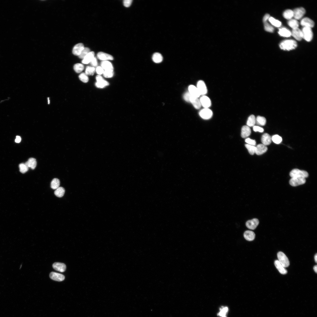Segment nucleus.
Here are the masks:
<instances>
[{
	"instance_id": "nucleus-56",
	"label": "nucleus",
	"mask_w": 317,
	"mask_h": 317,
	"mask_svg": "<svg viewBox=\"0 0 317 317\" xmlns=\"http://www.w3.org/2000/svg\"><path fill=\"white\" fill-rule=\"evenodd\" d=\"M317 265H316V266H314V268H313L314 270V271L316 273H317Z\"/></svg>"
},
{
	"instance_id": "nucleus-26",
	"label": "nucleus",
	"mask_w": 317,
	"mask_h": 317,
	"mask_svg": "<svg viewBox=\"0 0 317 317\" xmlns=\"http://www.w3.org/2000/svg\"><path fill=\"white\" fill-rule=\"evenodd\" d=\"M25 164L28 168L30 167L34 169L36 167L37 162L35 158H31Z\"/></svg>"
},
{
	"instance_id": "nucleus-34",
	"label": "nucleus",
	"mask_w": 317,
	"mask_h": 317,
	"mask_svg": "<svg viewBox=\"0 0 317 317\" xmlns=\"http://www.w3.org/2000/svg\"><path fill=\"white\" fill-rule=\"evenodd\" d=\"M60 184V180L58 179H54L51 183V188L53 190H56L59 187Z\"/></svg>"
},
{
	"instance_id": "nucleus-21",
	"label": "nucleus",
	"mask_w": 317,
	"mask_h": 317,
	"mask_svg": "<svg viewBox=\"0 0 317 317\" xmlns=\"http://www.w3.org/2000/svg\"><path fill=\"white\" fill-rule=\"evenodd\" d=\"M189 92L192 96L198 98L200 95L197 87L194 85H190L189 87Z\"/></svg>"
},
{
	"instance_id": "nucleus-33",
	"label": "nucleus",
	"mask_w": 317,
	"mask_h": 317,
	"mask_svg": "<svg viewBox=\"0 0 317 317\" xmlns=\"http://www.w3.org/2000/svg\"><path fill=\"white\" fill-rule=\"evenodd\" d=\"M256 123V118L253 115L250 116L248 119L247 125L249 127H253Z\"/></svg>"
},
{
	"instance_id": "nucleus-32",
	"label": "nucleus",
	"mask_w": 317,
	"mask_h": 317,
	"mask_svg": "<svg viewBox=\"0 0 317 317\" xmlns=\"http://www.w3.org/2000/svg\"><path fill=\"white\" fill-rule=\"evenodd\" d=\"M266 119L264 117L259 116L256 119V123L258 125L264 126L266 124Z\"/></svg>"
},
{
	"instance_id": "nucleus-48",
	"label": "nucleus",
	"mask_w": 317,
	"mask_h": 317,
	"mask_svg": "<svg viewBox=\"0 0 317 317\" xmlns=\"http://www.w3.org/2000/svg\"><path fill=\"white\" fill-rule=\"evenodd\" d=\"M246 142L249 145L255 146L256 145V142L254 140L251 139L249 138H248L245 140Z\"/></svg>"
},
{
	"instance_id": "nucleus-9",
	"label": "nucleus",
	"mask_w": 317,
	"mask_h": 317,
	"mask_svg": "<svg viewBox=\"0 0 317 317\" xmlns=\"http://www.w3.org/2000/svg\"><path fill=\"white\" fill-rule=\"evenodd\" d=\"M98 58L99 60L104 61L112 60L113 58L111 55L102 52H99L97 55Z\"/></svg>"
},
{
	"instance_id": "nucleus-17",
	"label": "nucleus",
	"mask_w": 317,
	"mask_h": 317,
	"mask_svg": "<svg viewBox=\"0 0 317 317\" xmlns=\"http://www.w3.org/2000/svg\"><path fill=\"white\" fill-rule=\"evenodd\" d=\"M53 268L56 271L61 272H64L66 270V266L65 264L60 263H55L53 265Z\"/></svg>"
},
{
	"instance_id": "nucleus-51",
	"label": "nucleus",
	"mask_w": 317,
	"mask_h": 317,
	"mask_svg": "<svg viewBox=\"0 0 317 317\" xmlns=\"http://www.w3.org/2000/svg\"><path fill=\"white\" fill-rule=\"evenodd\" d=\"M132 0H125L123 1V4L126 7H129L130 6L132 2Z\"/></svg>"
},
{
	"instance_id": "nucleus-57",
	"label": "nucleus",
	"mask_w": 317,
	"mask_h": 317,
	"mask_svg": "<svg viewBox=\"0 0 317 317\" xmlns=\"http://www.w3.org/2000/svg\"><path fill=\"white\" fill-rule=\"evenodd\" d=\"M314 260L316 263H317V254L316 253L314 256Z\"/></svg>"
},
{
	"instance_id": "nucleus-43",
	"label": "nucleus",
	"mask_w": 317,
	"mask_h": 317,
	"mask_svg": "<svg viewBox=\"0 0 317 317\" xmlns=\"http://www.w3.org/2000/svg\"><path fill=\"white\" fill-rule=\"evenodd\" d=\"M245 147L247 149L249 153L252 155H253L255 152L256 147L248 144L245 145Z\"/></svg>"
},
{
	"instance_id": "nucleus-45",
	"label": "nucleus",
	"mask_w": 317,
	"mask_h": 317,
	"mask_svg": "<svg viewBox=\"0 0 317 317\" xmlns=\"http://www.w3.org/2000/svg\"><path fill=\"white\" fill-rule=\"evenodd\" d=\"M104 77L106 78H110L114 75L113 70H104L103 73Z\"/></svg>"
},
{
	"instance_id": "nucleus-25",
	"label": "nucleus",
	"mask_w": 317,
	"mask_h": 317,
	"mask_svg": "<svg viewBox=\"0 0 317 317\" xmlns=\"http://www.w3.org/2000/svg\"><path fill=\"white\" fill-rule=\"evenodd\" d=\"M278 34L281 36L284 37H289L291 35V33L285 28L279 29Z\"/></svg>"
},
{
	"instance_id": "nucleus-38",
	"label": "nucleus",
	"mask_w": 317,
	"mask_h": 317,
	"mask_svg": "<svg viewBox=\"0 0 317 317\" xmlns=\"http://www.w3.org/2000/svg\"><path fill=\"white\" fill-rule=\"evenodd\" d=\"M95 69L94 67L88 66L86 68L85 74L86 75L93 76L95 72Z\"/></svg>"
},
{
	"instance_id": "nucleus-3",
	"label": "nucleus",
	"mask_w": 317,
	"mask_h": 317,
	"mask_svg": "<svg viewBox=\"0 0 317 317\" xmlns=\"http://www.w3.org/2000/svg\"><path fill=\"white\" fill-rule=\"evenodd\" d=\"M277 256L278 261L284 267L287 268L289 266L290 263L289 259L283 253L279 252Z\"/></svg>"
},
{
	"instance_id": "nucleus-47",
	"label": "nucleus",
	"mask_w": 317,
	"mask_h": 317,
	"mask_svg": "<svg viewBox=\"0 0 317 317\" xmlns=\"http://www.w3.org/2000/svg\"><path fill=\"white\" fill-rule=\"evenodd\" d=\"M191 95L189 92L186 93L184 95L183 98L185 101L190 103V100Z\"/></svg>"
},
{
	"instance_id": "nucleus-49",
	"label": "nucleus",
	"mask_w": 317,
	"mask_h": 317,
	"mask_svg": "<svg viewBox=\"0 0 317 317\" xmlns=\"http://www.w3.org/2000/svg\"><path fill=\"white\" fill-rule=\"evenodd\" d=\"M253 131L255 132H259L263 133L264 131L263 128L257 126H254L253 127Z\"/></svg>"
},
{
	"instance_id": "nucleus-6",
	"label": "nucleus",
	"mask_w": 317,
	"mask_h": 317,
	"mask_svg": "<svg viewBox=\"0 0 317 317\" xmlns=\"http://www.w3.org/2000/svg\"><path fill=\"white\" fill-rule=\"evenodd\" d=\"M199 115L202 118L205 120H208L212 117L213 112L209 108H205L200 112Z\"/></svg>"
},
{
	"instance_id": "nucleus-31",
	"label": "nucleus",
	"mask_w": 317,
	"mask_h": 317,
	"mask_svg": "<svg viewBox=\"0 0 317 317\" xmlns=\"http://www.w3.org/2000/svg\"><path fill=\"white\" fill-rule=\"evenodd\" d=\"M65 192V190L62 187H59L54 192V194L56 196L59 197H62L63 196Z\"/></svg>"
},
{
	"instance_id": "nucleus-22",
	"label": "nucleus",
	"mask_w": 317,
	"mask_h": 317,
	"mask_svg": "<svg viewBox=\"0 0 317 317\" xmlns=\"http://www.w3.org/2000/svg\"><path fill=\"white\" fill-rule=\"evenodd\" d=\"M255 233L250 230H247L244 234L245 239L249 241H252L255 238Z\"/></svg>"
},
{
	"instance_id": "nucleus-13",
	"label": "nucleus",
	"mask_w": 317,
	"mask_h": 317,
	"mask_svg": "<svg viewBox=\"0 0 317 317\" xmlns=\"http://www.w3.org/2000/svg\"><path fill=\"white\" fill-rule=\"evenodd\" d=\"M301 24L304 27H308L310 28L313 27L314 25V23L311 19L306 18L302 19L301 22Z\"/></svg>"
},
{
	"instance_id": "nucleus-27",
	"label": "nucleus",
	"mask_w": 317,
	"mask_h": 317,
	"mask_svg": "<svg viewBox=\"0 0 317 317\" xmlns=\"http://www.w3.org/2000/svg\"><path fill=\"white\" fill-rule=\"evenodd\" d=\"M153 61L156 63H159L161 62L163 59L162 55L158 53H155L152 57Z\"/></svg>"
},
{
	"instance_id": "nucleus-18",
	"label": "nucleus",
	"mask_w": 317,
	"mask_h": 317,
	"mask_svg": "<svg viewBox=\"0 0 317 317\" xmlns=\"http://www.w3.org/2000/svg\"><path fill=\"white\" fill-rule=\"evenodd\" d=\"M84 48V45L82 43H79L74 47L73 53L75 55L79 56Z\"/></svg>"
},
{
	"instance_id": "nucleus-24",
	"label": "nucleus",
	"mask_w": 317,
	"mask_h": 317,
	"mask_svg": "<svg viewBox=\"0 0 317 317\" xmlns=\"http://www.w3.org/2000/svg\"><path fill=\"white\" fill-rule=\"evenodd\" d=\"M274 264L277 269L281 274L285 275L287 273V270L282 266L278 260H276L275 261Z\"/></svg>"
},
{
	"instance_id": "nucleus-11",
	"label": "nucleus",
	"mask_w": 317,
	"mask_h": 317,
	"mask_svg": "<svg viewBox=\"0 0 317 317\" xmlns=\"http://www.w3.org/2000/svg\"><path fill=\"white\" fill-rule=\"evenodd\" d=\"M201 106L205 108H208L211 105V102L210 98L207 96H204L200 100Z\"/></svg>"
},
{
	"instance_id": "nucleus-46",
	"label": "nucleus",
	"mask_w": 317,
	"mask_h": 317,
	"mask_svg": "<svg viewBox=\"0 0 317 317\" xmlns=\"http://www.w3.org/2000/svg\"><path fill=\"white\" fill-rule=\"evenodd\" d=\"M19 167L20 171L22 173H25L28 170V167L25 163L20 164Z\"/></svg>"
},
{
	"instance_id": "nucleus-54",
	"label": "nucleus",
	"mask_w": 317,
	"mask_h": 317,
	"mask_svg": "<svg viewBox=\"0 0 317 317\" xmlns=\"http://www.w3.org/2000/svg\"><path fill=\"white\" fill-rule=\"evenodd\" d=\"M96 79L97 81V82H98L104 80V79L102 77V76L100 75H98L96 77Z\"/></svg>"
},
{
	"instance_id": "nucleus-14",
	"label": "nucleus",
	"mask_w": 317,
	"mask_h": 317,
	"mask_svg": "<svg viewBox=\"0 0 317 317\" xmlns=\"http://www.w3.org/2000/svg\"><path fill=\"white\" fill-rule=\"evenodd\" d=\"M291 35L298 41H301L303 38L302 31L298 28L293 30Z\"/></svg>"
},
{
	"instance_id": "nucleus-28",
	"label": "nucleus",
	"mask_w": 317,
	"mask_h": 317,
	"mask_svg": "<svg viewBox=\"0 0 317 317\" xmlns=\"http://www.w3.org/2000/svg\"><path fill=\"white\" fill-rule=\"evenodd\" d=\"M102 67L106 70H113V67L112 64L108 61L102 62L101 64Z\"/></svg>"
},
{
	"instance_id": "nucleus-36",
	"label": "nucleus",
	"mask_w": 317,
	"mask_h": 317,
	"mask_svg": "<svg viewBox=\"0 0 317 317\" xmlns=\"http://www.w3.org/2000/svg\"><path fill=\"white\" fill-rule=\"evenodd\" d=\"M74 69L76 73H80L84 69V65L81 64H77L74 66Z\"/></svg>"
},
{
	"instance_id": "nucleus-44",
	"label": "nucleus",
	"mask_w": 317,
	"mask_h": 317,
	"mask_svg": "<svg viewBox=\"0 0 317 317\" xmlns=\"http://www.w3.org/2000/svg\"><path fill=\"white\" fill-rule=\"evenodd\" d=\"M79 78L81 81L85 83H87L89 81V77L85 73H83L79 75Z\"/></svg>"
},
{
	"instance_id": "nucleus-52",
	"label": "nucleus",
	"mask_w": 317,
	"mask_h": 317,
	"mask_svg": "<svg viewBox=\"0 0 317 317\" xmlns=\"http://www.w3.org/2000/svg\"><path fill=\"white\" fill-rule=\"evenodd\" d=\"M91 65L93 66L96 67L98 65V62L96 59L94 57L90 62Z\"/></svg>"
},
{
	"instance_id": "nucleus-2",
	"label": "nucleus",
	"mask_w": 317,
	"mask_h": 317,
	"mask_svg": "<svg viewBox=\"0 0 317 317\" xmlns=\"http://www.w3.org/2000/svg\"><path fill=\"white\" fill-rule=\"evenodd\" d=\"M290 175L291 178L302 177L306 178L308 177L309 174L305 171L294 169L290 172Z\"/></svg>"
},
{
	"instance_id": "nucleus-55",
	"label": "nucleus",
	"mask_w": 317,
	"mask_h": 317,
	"mask_svg": "<svg viewBox=\"0 0 317 317\" xmlns=\"http://www.w3.org/2000/svg\"><path fill=\"white\" fill-rule=\"evenodd\" d=\"M21 140V138L20 136H16V139L15 140V142H16L19 143L20 142Z\"/></svg>"
},
{
	"instance_id": "nucleus-4",
	"label": "nucleus",
	"mask_w": 317,
	"mask_h": 317,
	"mask_svg": "<svg viewBox=\"0 0 317 317\" xmlns=\"http://www.w3.org/2000/svg\"><path fill=\"white\" fill-rule=\"evenodd\" d=\"M303 38L308 42L310 41L313 37V33L311 28L304 27L301 31Z\"/></svg>"
},
{
	"instance_id": "nucleus-58",
	"label": "nucleus",
	"mask_w": 317,
	"mask_h": 317,
	"mask_svg": "<svg viewBox=\"0 0 317 317\" xmlns=\"http://www.w3.org/2000/svg\"><path fill=\"white\" fill-rule=\"evenodd\" d=\"M48 104H50V100H49V98L48 99Z\"/></svg>"
},
{
	"instance_id": "nucleus-20",
	"label": "nucleus",
	"mask_w": 317,
	"mask_h": 317,
	"mask_svg": "<svg viewBox=\"0 0 317 317\" xmlns=\"http://www.w3.org/2000/svg\"><path fill=\"white\" fill-rule=\"evenodd\" d=\"M272 141V137L268 133H265L261 138V142L263 145L267 146L269 145Z\"/></svg>"
},
{
	"instance_id": "nucleus-29",
	"label": "nucleus",
	"mask_w": 317,
	"mask_h": 317,
	"mask_svg": "<svg viewBox=\"0 0 317 317\" xmlns=\"http://www.w3.org/2000/svg\"><path fill=\"white\" fill-rule=\"evenodd\" d=\"M283 16L285 19L290 20L294 17L293 12L291 9L286 10L283 13Z\"/></svg>"
},
{
	"instance_id": "nucleus-37",
	"label": "nucleus",
	"mask_w": 317,
	"mask_h": 317,
	"mask_svg": "<svg viewBox=\"0 0 317 317\" xmlns=\"http://www.w3.org/2000/svg\"><path fill=\"white\" fill-rule=\"evenodd\" d=\"M269 20L273 25L276 27H280L282 23L280 21L272 17H270L269 19Z\"/></svg>"
},
{
	"instance_id": "nucleus-50",
	"label": "nucleus",
	"mask_w": 317,
	"mask_h": 317,
	"mask_svg": "<svg viewBox=\"0 0 317 317\" xmlns=\"http://www.w3.org/2000/svg\"><path fill=\"white\" fill-rule=\"evenodd\" d=\"M96 72L97 74L99 75H102L104 72V69L102 67L98 66L96 68Z\"/></svg>"
},
{
	"instance_id": "nucleus-1",
	"label": "nucleus",
	"mask_w": 317,
	"mask_h": 317,
	"mask_svg": "<svg viewBox=\"0 0 317 317\" xmlns=\"http://www.w3.org/2000/svg\"><path fill=\"white\" fill-rule=\"evenodd\" d=\"M297 46V42L293 40H287L281 42L280 45V48L284 50L290 51L295 49Z\"/></svg>"
},
{
	"instance_id": "nucleus-41",
	"label": "nucleus",
	"mask_w": 317,
	"mask_h": 317,
	"mask_svg": "<svg viewBox=\"0 0 317 317\" xmlns=\"http://www.w3.org/2000/svg\"><path fill=\"white\" fill-rule=\"evenodd\" d=\"M90 52V49L88 48H84L80 54L79 56L81 59H83Z\"/></svg>"
},
{
	"instance_id": "nucleus-35",
	"label": "nucleus",
	"mask_w": 317,
	"mask_h": 317,
	"mask_svg": "<svg viewBox=\"0 0 317 317\" xmlns=\"http://www.w3.org/2000/svg\"><path fill=\"white\" fill-rule=\"evenodd\" d=\"M288 24L291 28L293 29L298 28L299 26V23L295 19H291L288 22Z\"/></svg>"
},
{
	"instance_id": "nucleus-23",
	"label": "nucleus",
	"mask_w": 317,
	"mask_h": 317,
	"mask_svg": "<svg viewBox=\"0 0 317 317\" xmlns=\"http://www.w3.org/2000/svg\"><path fill=\"white\" fill-rule=\"evenodd\" d=\"M94 52H90L84 58L82 63L85 64H87L90 63L94 57Z\"/></svg>"
},
{
	"instance_id": "nucleus-39",
	"label": "nucleus",
	"mask_w": 317,
	"mask_h": 317,
	"mask_svg": "<svg viewBox=\"0 0 317 317\" xmlns=\"http://www.w3.org/2000/svg\"><path fill=\"white\" fill-rule=\"evenodd\" d=\"M265 30L268 32L272 33L274 31V28L267 21L263 22Z\"/></svg>"
},
{
	"instance_id": "nucleus-16",
	"label": "nucleus",
	"mask_w": 317,
	"mask_h": 317,
	"mask_svg": "<svg viewBox=\"0 0 317 317\" xmlns=\"http://www.w3.org/2000/svg\"><path fill=\"white\" fill-rule=\"evenodd\" d=\"M251 133V130L249 127L247 125L242 127L241 132V136L242 138H247L250 136Z\"/></svg>"
},
{
	"instance_id": "nucleus-42",
	"label": "nucleus",
	"mask_w": 317,
	"mask_h": 317,
	"mask_svg": "<svg viewBox=\"0 0 317 317\" xmlns=\"http://www.w3.org/2000/svg\"><path fill=\"white\" fill-rule=\"evenodd\" d=\"M272 141L276 144H279L282 141V138L281 137L278 135H273L272 137Z\"/></svg>"
},
{
	"instance_id": "nucleus-40",
	"label": "nucleus",
	"mask_w": 317,
	"mask_h": 317,
	"mask_svg": "<svg viewBox=\"0 0 317 317\" xmlns=\"http://www.w3.org/2000/svg\"><path fill=\"white\" fill-rule=\"evenodd\" d=\"M228 310V308L226 307L221 308L220 311L218 314L219 316L221 317H227L226 315Z\"/></svg>"
},
{
	"instance_id": "nucleus-12",
	"label": "nucleus",
	"mask_w": 317,
	"mask_h": 317,
	"mask_svg": "<svg viewBox=\"0 0 317 317\" xmlns=\"http://www.w3.org/2000/svg\"><path fill=\"white\" fill-rule=\"evenodd\" d=\"M259 223L258 220L257 219H254L248 221L246 223L247 227L249 229L252 230L255 229L258 226Z\"/></svg>"
},
{
	"instance_id": "nucleus-7",
	"label": "nucleus",
	"mask_w": 317,
	"mask_h": 317,
	"mask_svg": "<svg viewBox=\"0 0 317 317\" xmlns=\"http://www.w3.org/2000/svg\"><path fill=\"white\" fill-rule=\"evenodd\" d=\"M200 95H204L207 92V89L205 82L203 81H199L197 84V87Z\"/></svg>"
},
{
	"instance_id": "nucleus-8",
	"label": "nucleus",
	"mask_w": 317,
	"mask_h": 317,
	"mask_svg": "<svg viewBox=\"0 0 317 317\" xmlns=\"http://www.w3.org/2000/svg\"><path fill=\"white\" fill-rule=\"evenodd\" d=\"M293 12V17L296 20L301 19L304 16L306 12L305 9L303 7L296 8Z\"/></svg>"
},
{
	"instance_id": "nucleus-5",
	"label": "nucleus",
	"mask_w": 317,
	"mask_h": 317,
	"mask_svg": "<svg viewBox=\"0 0 317 317\" xmlns=\"http://www.w3.org/2000/svg\"><path fill=\"white\" fill-rule=\"evenodd\" d=\"M306 182V179L303 177H294L291 178L289 183L291 186L295 187L304 184Z\"/></svg>"
},
{
	"instance_id": "nucleus-15",
	"label": "nucleus",
	"mask_w": 317,
	"mask_h": 317,
	"mask_svg": "<svg viewBox=\"0 0 317 317\" xmlns=\"http://www.w3.org/2000/svg\"><path fill=\"white\" fill-rule=\"evenodd\" d=\"M268 149L266 146L263 144H259L256 147L255 153L257 155H262L266 152Z\"/></svg>"
},
{
	"instance_id": "nucleus-53",
	"label": "nucleus",
	"mask_w": 317,
	"mask_h": 317,
	"mask_svg": "<svg viewBox=\"0 0 317 317\" xmlns=\"http://www.w3.org/2000/svg\"><path fill=\"white\" fill-rule=\"evenodd\" d=\"M270 17V16L269 14H266V15L264 16L263 17V22H265L267 21V20L268 19H269V18Z\"/></svg>"
},
{
	"instance_id": "nucleus-10",
	"label": "nucleus",
	"mask_w": 317,
	"mask_h": 317,
	"mask_svg": "<svg viewBox=\"0 0 317 317\" xmlns=\"http://www.w3.org/2000/svg\"><path fill=\"white\" fill-rule=\"evenodd\" d=\"M49 276L52 280L58 282L63 281L65 278V276L63 275L54 272H52L50 273Z\"/></svg>"
},
{
	"instance_id": "nucleus-30",
	"label": "nucleus",
	"mask_w": 317,
	"mask_h": 317,
	"mask_svg": "<svg viewBox=\"0 0 317 317\" xmlns=\"http://www.w3.org/2000/svg\"><path fill=\"white\" fill-rule=\"evenodd\" d=\"M109 85V83L104 79L99 82H97L95 84L96 87L100 89L104 88Z\"/></svg>"
},
{
	"instance_id": "nucleus-19",
	"label": "nucleus",
	"mask_w": 317,
	"mask_h": 317,
	"mask_svg": "<svg viewBox=\"0 0 317 317\" xmlns=\"http://www.w3.org/2000/svg\"><path fill=\"white\" fill-rule=\"evenodd\" d=\"M190 103H191L194 107L197 109H199L201 106L200 100L198 98L192 95L190 100Z\"/></svg>"
}]
</instances>
